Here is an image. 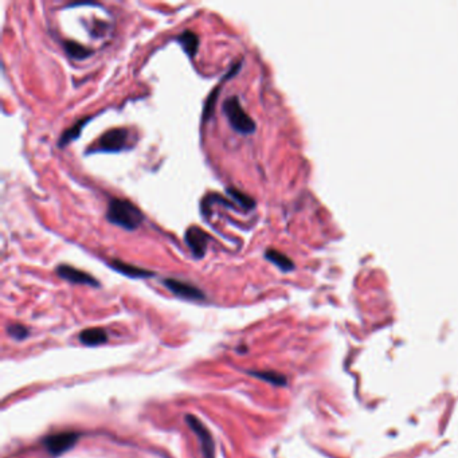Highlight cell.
Instances as JSON below:
<instances>
[{
  "mask_svg": "<svg viewBox=\"0 0 458 458\" xmlns=\"http://www.w3.org/2000/svg\"><path fill=\"white\" fill-rule=\"evenodd\" d=\"M56 273H57L58 277H61L62 280H65L68 283H72V284L88 285V287H100V283L92 274H89L86 271H82L77 267H70V265H65V264L58 265Z\"/></svg>",
  "mask_w": 458,
  "mask_h": 458,
  "instance_id": "obj_8",
  "label": "cell"
},
{
  "mask_svg": "<svg viewBox=\"0 0 458 458\" xmlns=\"http://www.w3.org/2000/svg\"><path fill=\"white\" fill-rule=\"evenodd\" d=\"M184 241L190 248L192 255L196 260H200L206 255L209 244L212 241L210 234L199 226H190L184 232Z\"/></svg>",
  "mask_w": 458,
  "mask_h": 458,
  "instance_id": "obj_5",
  "label": "cell"
},
{
  "mask_svg": "<svg viewBox=\"0 0 458 458\" xmlns=\"http://www.w3.org/2000/svg\"><path fill=\"white\" fill-rule=\"evenodd\" d=\"M248 374L254 378H258V379L270 383L273 386H285L287 384V377L283 374H278L276 371H248Z\"/></svg>",
  "mask_w": 458,
  "mask_h": 458,
  "instance_id": "obj_17",
  "label": "cell"
},
{
  "mask_svg": "<svg viewBox=\"0 0 458 458\" xmlns=\"http://www.w3.org/2000/svg\"><path fill=\"white\" fill-rule=\"evenodd\" d=\"M163 285L167 287L175 296L184 299V300H191V301H200L206 299V294L195 285L186 281H180L177 278H164Z\"/></svg>",
  "mask_w": 458,
  "mask_h": 458,
  "instance_id": "obj_7",
  "label": "cell"
},
{
  "mask_svg": "<svg viewBox=\"0 0 458 458\" xmlns=\"http://www.w3.org/2000/svg\"><path fill=\"white\" fill-rule=\"evenodd\" d=\"M111 267L121 273L123 276L125 277H129V278H150V277H153L155 273L151 271V270H147V269H143V267H134V265H131V264H127L121 260H112L109 262Z\"/></svg>",
  "mask_w": 458,
  "mask_h": 458,
  "instance_id": "obj_9",
  "label": "cell"
},
{
  "mask_svg": "<svg viewBox=\"0 0 458 458\" xmlns=\"http://www.w3.org/2000/svg\"><path fill=\"white\" fill-rule=\"evenodd\" d=\"M186 422L194 432V434L198 437L203 458H215V446H214V439L211 437L210 430L202 423V420H198L192 414L186 416Z\"/></svg>",
  "mask_w": 458,
  "mask_h": 458,
  "instance_id": "obj_6",
  "label": "cell"
},
{
  "mask_svg": "<svg viewBox=\"0 0 458 458\" xmlns=\"http://www.w3.org/2000/svg\"><path fill=\"white\" fill-rule=\"evenodd\" d=\"M223 113L228 117L231 128L241 134H251L255 132V123L245 112L238 96H231L223 102Z\"/></svg>",
  "mask_w": 458,
  "mask_h": 458,
  "instance_id": "obj_2",
  "label": "cell"
},
{
  "mask_svg": "<svg viewBox=\"0 0 458 458\" xmlns=\"http://www.w3.org/2000/svg\"><path fill=\"white\" fill-rule=\"evenodd\" d=\"M79 340L89 347L101 345L108 342V333L102 328H88L79 333Z\"/></svg>",
  "mask_w": 458,
  "mask_h": 458,
  "instance_id": "obj_12",
  "label": "cell"
},
{
  "mask_svg": "<svg viewBox=\"0 0 458 458\" xmlns=\"http://www.w3.org/2000/svg\"><path fill=\"white\" fill-rule=\"evenodd\" d=\"M10 336H13L15 340H23L29 336V329L24 325L13 324L7 328Z\"/></svg>",
  "mask_w": 458,
  "mask_h": 458,
  "instance_id": "obj_19",
  "label": "cell"
},
{
  "mask_svg": "<svg viewBox=\"0 0 458 458\" xmlns=\"http://www.w3.org/2000/svg\"><path fill=\"white\" fill-rule=\"evenodd\" d=\"M63 47L68 53V56L76 61H82V59H86V58L90 57L95 54V50L86 47V46H82L81 43H77V42H73V40H65L63 42Z\"/></svg>",
  "mask_w": 458,
  "mask_h": 458,
  "instance_id": "obj_14",
  "label": "cell"
},
{
  "mask_svg": "<svg viewBox=\"0 0 458 458\" xmlns=\"http://www.w3.org/2000/svg\"><path fill=\"white\" fill-rule=\"evenodd\" d=\"M226 192H228L230 198H232L235 200L238 207L246 211L255 209V200L251 196H248V194L239 191L238 189H234V187H228Z\"/></svg>",
  "mask_w": 458,
  "mask_h": 458,
  "instance_id": "obj_16",
  "label": "cell"
},
{
  "mask_svg": "<svg viewBox=\"0 0 458 458\" xmlns=\"http://www.w3.org/2000/svg\"><path fill=\"white\" fill-rule=\"evenodd\" d=\"M214 203H222L223 206H226L228 209H231V210H238L235 206H232L234 203L232 202H229L228 199H225L221 194H209V195H206L203 199H202V202H200V212H202V215H203V218H209L211 215V205H214Z\"/></svg>",
  "mask_w": 458,
  "mask_h": 458,
  "instance_id": "obj_13",
  "label": "cell"
},
{
  "mask_svg": "<svg viewBox=\"0 0 458 458\" xmlns=\"http://www.w3.org/2000/svg\"><path fill=\"white\" fill-rule=\"evenodd\" d=\"M221 89H222V82L219 85H216L214 88V90L211 92L206 102H205V108H203V123H207L210 120L212 115H214V109H215V104L218 101V97H219V93H221Z\"/></svg>",
  "mask_w": 458,
  "mask_h": 458,
  "instance_id": "obj_18",
  "label": "cell"
},
{
  "mask_svg": "<svg viewBox=\"0 0 458 458\" xmlns=\"http://www.w3.org/2000/svg\"><path fill=\"white\" fill-rule=\"evenodd\" d=\"M265 258L267 261H270L271 264H274L276 267H280L283 271H289L294 267L293 261L285 255L284 253L276 250V248H267L265 251Z\"/></svg>",
  "mask_w": 458,
  "mask_h": 458,
  "instance_id": "obj_15",
  "label": "cell"
},
{
  "mask_svg": "<svg viewBox=\"0 0 458 458\" xmlns=\"http://www.w3.org/2000/svg\"><path fill=\"white\" fill-rule=\"evenodd\" d=\"M78 439H79V433L62 432V433H56V434L46 437L43 441V445H45V449L53 457H58V456L63 455L65 452L70 450L72 448H74Z\"/></svg>",
  "mask_w": 458,
  "mask_h": 458,
  "instance_id": "obj_4",
  "label": "cell"
},
{
  "mask_svg": "<svg viewBox=\"0 0 458 458\" xmlns=\"http://www.w3.org/2000/svg\"><path fill=\"white\" fill-rule=\"evenodd\" d=\"M129 131L125 128H113L101 134L97 140L95 152H121L128 147Z\"/></svg>",
  "mask_w": 458,
  "mask_h": 458,
  "instance_id": "obj_3",
  "label": "cell"
},
{
  "mask_svg": "<svg viewBox=\"0 0 458 458\" xmlns=\"http://www.w3.org/2000/svg\"><path fill=\"white\" fill-rule=\"evenodd\" d=\"M90 121V117H84L81 120L76 121L70 128H68L66 131H63L62 134L59 136V140H58V147L59 148H63L66 145H69L72 141L77 140L81 134H82V129Z\"/></svg>",
  "mask_w": 458,
  "mask_h": 458,
  "instance_id": "obj_11",
  "label": "cell"
},
{
  "mask_svg": "<svg viewBox=\"0 0 458 458\" xmlns=\"http://www.w3.org/2000/svg\"><path fill=\"white\" fill-rule=\"evenodd\" d=\"M177 43L183 47L184 53L189 56V58H195L198 54L199 50V45L200 40L196 33H194L191 30H184L183 33L179 34V37L176 38Z\"/></svg>",
  "mask_w": 458,
  "mask_h": 458,
  "instance_id": "obj_10",
  "label": "cell"
},
{
  "mask_svg": "<svg viewBox=\"0 0 458 458\" xmlns=\"http://www.w3.org/2000/svg\"><path fill=\"white\" fill-rule=\"evenodd\" d=\"M106 219L118 228L134 231L144 222V214L131 200L112 198L108 203Z\"/></svg>",
  "mask_w": 458,
  "mask_h": 458,
  "instance_id": "obj_1",
  "label": "cell"
}]
</instances>
